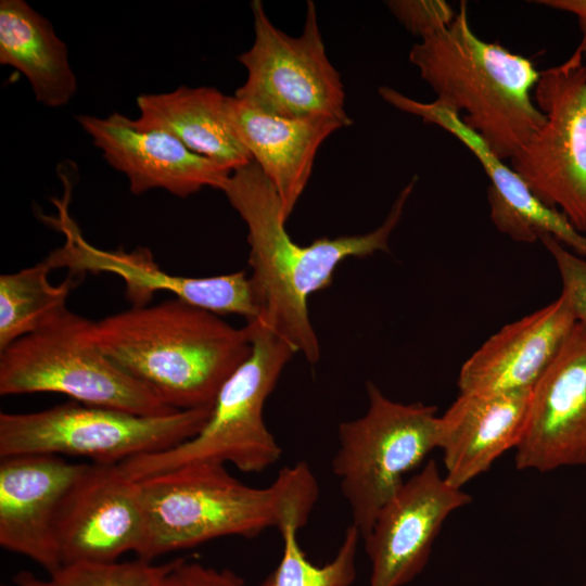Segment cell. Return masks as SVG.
Returning a JSON list of instances; mask_svg holds the SVG:
<instances>
[{"label":"cell","mask_w":586,"mask_h":586,"mask_svg":"<svg viewBox=\"0 0 586 586\" xmlns=\"http://www.w3.org/2000/svg\"><path fill=\"white\" fill-rule=\"evenodd\" d=\"M417 182L403 188L383 224L371 232L334 239L319 238L309 245L295 243L285 230L280 199L253 161L234 169L221 191L247 228L249 264L258 317L296 353L316 364L320 358L317 334L308 315V297L328 288L339 264L349 257L388 252V240L398 225Z\"/></svg>","instance_id":"cell-1"},{"label":"cell","mask_w":586,"mask_h":586,"mask_svg":"<svg viewBox=\"0 0 586 586\" xmlns=\"http://www.w3.org/2000/svg\"><path fill=\"white\" fill-rule=\"evenodd\" d=\"M92 333L117 367L176 410L212 408L252 352L245 326L178 297L93 321Z\"/></svg>","instance_id":"cell-2"},{"label":"cell","mask_w":586,"mask_h":586,"mask_svg":"<svg viewBox=\"0 0 586 586\" xmlns=\"http://www.w3.org/2000/svg\"><path fill=\"white\" fill-rule=\"evenodd\" d=\"M145 536L137 558L154 561L226 536L253 538L268 527H303L318 496L305 462L285 467L263 488L249 486L218 463L184 466L138 481Z\"/></svg>","instance_id":"cell-3"},{"label":"cell","mask_w":586,"mask_h":586,"mask_svg":"<svg viewBox=\"0 0 586 586\" xmlns=\"http://www.w3.org/2000/svg\"><path fill=\"white\" fill-rule=\"evenodd\" d=\"M409 61L436 93L501 160H510L543 126L534 90L540 72L505 47L477 37L468 4L460 2L453 23L412 46Z\"/></svg>","instance_id":"cell-4"},{"label":"cell","mask_w":586,"mask_h":586,"mask_svg":"<svg viewBox=\"0 0 586 586\" xmlns=\"http://www.w3.org/2000/svg\"><path fill=\"white\" fill-rule=\"evenodd\" d=\"M245 328L252 352L219 390L202 429L177 446L120 462L124 475L141 481L195 463H231L250 473L279 460L282 448L264 421V406L296 351L257 318Z\"/></svg>","instance_id":"cell-5"},{"label":"cell","mask_w":586,"mask_h":586,"mask_svg":"<svg viewBox=\"0 0 586 586\" xmlns=\"http://www.w3.org/2000/svg\"><path fill=\"white\" fill-rule=\"evenodd\" d=\"M92 324L66 308L0 351V395L60 393L85 405L141 416L177 411L101 351Z\"/></svg>","instance_id":"cell-6"},{"label":"cell","mask_w":586,"mask_h":586,"mask_svg":"<svg viewBox=\"0 0 586 586\" xmlns=\"http://www.w3.org/2000/svg\"><path fill=\"white\" fill-rule=\"evenodd\" d=\"M211 411L141 416L71 400L34 412H0V458L53 455L118 464L193 437Z\"/></svg>","instance_id":"cell-7"},{"label":"cell","mask_w":586,"mask_h":586,"mask_svg":"<svg viewBox=\"0 0 586 586\" xmlns=\"http://www.w3.org/2000/svg\"><path fill=\"white\" fill-rule=\"evenodd\" d=\"M366 390L367 411L340 423L339 448L332 459L352 525L361 539L402 488L404 476L437 448L438 423L435 406L394 402L371 381Z\"/></svg>","instance_id":"cell-8"},{"label":"cell","mask_w":586,"mask_h":586,"mask_svg":"<svg viewBox=\"0 0 586 586\" xmlns=\"http://www.w3.org/2000/svg\"><path fill=\"white\" fill-rule=\"evenodd\" d=\"M251 9L254 42L237 56L247 78L234 97L271 115L329 118L351 126L344 87L327 56L315 3L307 2L303 33L297 37L277 28L262 1L253 0Z\"/></svg>","instance_id":"cell-9"},{"label":"cell","mask_w":586,"mask_h":586,"mask_svg":"<svg viewBox=\"0 0 586 586\" xmlns=\"http://www.w3.org/2000/svg\"><path fill=\"white\" fill-rule=\"evenodd\" d=\"M573 52L540 72L534 99L545 123L510 158L511 167L547 205L586 231V65Z\"/></svg>","instance_id":"cell-10"},{"label":"cell","mask_w":586,"mask_h":586,"mask_svg":"<svg viewBox=\"0 0 586 586\" xmlns=\"http://www.w3.org/2000/svg\"><path fill=\"white\" fill-rule=\"evenodd\" d=\"M58 216L49 218L64 235V243L46 260L71 275L109 272L125 283L126 296L133 306H145L156 292H169L187 303L217 315L235 314L246 321L258 317L250 277L245 271L193 278L164 271L146 249L132 252L106 251L90 244L71 217L66 196L55 202Z\"/></svg>","instance_id":"cell-11"},{"label":"cell","mask_w":586,"mask_h":586,"mask_svg":"<svg viewBox=\"0 0 586 586\" xmlns=\"http://www.w3.org/2000/svg\"><path fill=\"white\" fill-rule=\"evenodd\" d=\"M471 497L451 486L435 460L406 480L380 510L364 538L371 562L369 586H404L425 568L446 519Z\"/></svg>","instance_id":"cell-12"},{"label":"cell","mask_w":586,"mask_h":586,"mask_svg":"<svg viewBox=\"0 0 586 586\" xmlns=\"http://www.w3.org/2000/svg\"><path fill=\"white\" fill-rule=\"evenodd\" d=\"M62 565L111 563L139 553L145 536L140 485L118 464L88 463L62 506L58 528Z\"/></svg>","instance_id":"cell-13"},{"label":"cell","mask_w":586,"mask_h":586,"mask_svg":"<svg viewBox=\"0 0 586 586\" xmlns=\"http://www.w3.org/2000/svg\"><path fill=\"white\" fill-rule=\"evenodd\" d=\"M519 470L586 467V327L576 322L532 392Z\"/></svg>","instance_id":"cell-14"},{"label":"cell","mask_w":586,"mask_h":586,"mask_svg":"<svg viewBox=\"0 0 586 586\" xmlns=\"http://www.w3.org/2000/svg\"><path fill=\"white\" fill-rule=\"evenodd\" d=\"M87 466L53 455L0 458V546L48 574L59 570V515Z\"/></svg>","instance_id":"cell-15"},{"label":"cell","mask_w":586,"mask_h":586,"mask_svg":"<svg viewBox=\"0 0 586 586\" xmlns=\"http://www.w3.org/2000/svg\"><path fill=\"white\" fill-rule=\"evenodd\" d=\"M381 98L395 109L434 124L466 145L491 180L487 190L489 215L495 227L517 242L533 243L550 234L579 256H586V235L557 208L544 203L521 176L489 149L461 116L436 100L420 102L391 87H380Z\"/></svg>","instance_id":"cell-16"},{"label":"cell","mask_w":586,"mask_h":586,"mask_svg":"<svg viewBox=\"0 0 586 586\" xmlns=\"http://www.w3.org/2000/svg\"><path fill=\"white\" fill-rule=\"evenodd\" d=\"M76 119L106 163L128 178L129 190L136 195L152 189L179 198L204 187L221 190L232 173L165 131L136 128L132 119L120 113L78 115Z\"/></svg>","instance_id":"cell-17"},{"label":"cell","mask_w":586,"mask_h":586,"mask_svg":"<svg viewBox=\"0 0 586 586\" xmlns=\"http://www.w3.org/2000/svg\"><path fill=\"white\" fill-rule=\"evenodd\" d=\"M532 392L459 393L438 416L437 448L446 481L461 488L520 444L530 418Z\"/></svg>","instance_id":"cell-18"},{"label":"cell","mask_w":586,"mask_h":586,"mask_svg":"<svg viewBox=\"0 0 586 586\" xmlns=\"http://www.w3.org/2000/svg\"><path fill=\"white\" fill-rule=\"evenodd\" d=\"M576 322L561 293L547 306L504 326L461 366L459 393L533 388Z\"/></svg>","instance_id":"cell-19"},{"label":"cell","mask_w":586,"mask_h":586,"mask_svg":"<svg viewBox=\"0 0 586 586\" xmlns=\"http://www.w3.org/2000/svg\"><path fill=\"white\" fill-rule=\"evenodd\" d=\"M229 122L273 186L286 220L304 192L321 143L343 126L329 118H289L228 97Z\"/></svg>","instance_id":"cell-20"},{"label":"cell","mask_w":586,"mask_h":586,"mask_svg":"<svg viewBox=\"0 0 586 586\" xmlns=\"http://www.w3.org/2000/svg\"><path fill=\"white\" fill-rule=\"evenodd\" d=\"M140 130H162L192 152L233 171L253 162L228 117V97L212 87L181 86L163 93L137 98Z\"/></svg>","instance_id":"cell-21"},{"label":"cell","mask_w":586,"mask_h":586,"mask_svg":"<svg viewBox=\"0 0 586 586\" xmlns=\"http://www.w3.org/2000/svg\"><path fill=\"white\" fill-rule=\"evenodd\" d=\"M0 63L21 72L48 107L66 105L77 91L65 42L24 0L0 1Z\"/></svg>","instance_id":"cell-22"},{"label":"cell","mask_w":586,"mask_h":586,"mask_svg":"<svg viewBox=\"0 0 586 586\" xmlns=\"http://www.w3.org/2000/svg\"><path fill=\"white\" fill-rule=\"evenodd\" d=\"M53 268L42 262L0 276V351L37 331L66 309L77 281L68 277L59 285L49 281Z\"/></svg>","instance_id":"cell-23"},{"label":"cell","mask_w":586,"mask_h":586,"mask_svg":"<svg viewBox=\"0 0 586 586\" xmlns=\"http://www.w3.org/2000/svg\"><path fill=\"white\" fill-rule=\"evenodd\" d=\"M289 523L280 533L283 552L276 569L258 586H351L356 578V557L361 539L358 530L349 525L335 557L323 565L313 563L301 548L297 531Z\"/></svg>","instance_id":"cell-24"},{"label":"cell","mask_w":586,"mask_h":586,"mask_svg":"<svg viewBox=\"0 0 586 586\" xmlns=\"http://www.w3.org/2000/svg\"><path fill=\"white\" fill-rule=\"evenodd\" d=\"M175 562L173 559L156 564L137 558L124 562L74 563L62 565L48 578L20 571L13 576V583L15 586H157Z\"/></svg>","instance_id":"cell-25"},{"label":"cell","mask_w":586,"mask_h":586,"mask_svg":"<svg viewBox=\"0 0 586 586\" xmlns=\"http://www.w3.org/2000/svg\"><path fill=\"white\" fill-rule=\"evenodd\" d=\"M386 5L408 31L421 39L446 29L457 14L444 0H391Z\"/></svg>","instance_id":"cell-26"},{"label":"cell","mask_w":586,"mask_h":586,"mask_svg":"<svg viewBox=\"0 0 586 586\" xmlns=\"http://www.w3.org/2000/svg\"><path fill=\"white\" fill-rule=\"evenodd\" d=\"M539 241L556 262L562 281V294L568 298L577 322L586 327V260L572 253L550 234Z\"/></svg>","instance_id":"cell-27"},{"label":"cell","mask_w":586,"mask_h":586,"mask_svg":"<svg viewBox=\"0 0 586 586\" xmlns=\"http://www.w3.org/2000/svg\"><path fill=\"white\" fill-rule=\"evenodd\" d=\"M157 586H244V579L229 569H215L196 561L176 558Z\"/></svg>","instance_id":"cell-28"},{"label":"cell","mask_w":586,"mask_h":586,"mask_svg":"<svg viewBox=\"0 0 586 586\" xmlns=\"http://www.w3.org/2000/svg\"><path fill=\"white\" fill-rule=\"evenodd\" d=\"M537 4L574 14L582 33V39L574 52L586 58V0H538Z\"/></svg>","instance_id":"cell-29"},{"label":"cell","mask_w":586,"mask_h":586,"mask_svg":"<svg viewBox=\"0 0 586 586\" xmlns=\"http://www.w3.org/2000/svg\"><path fill=\"white\" fill-rule=\"evenodd\" d=\"M583 586H586V582H585V584Z\"/></svg>","instance_id":"cell-30"}]
</instances>
